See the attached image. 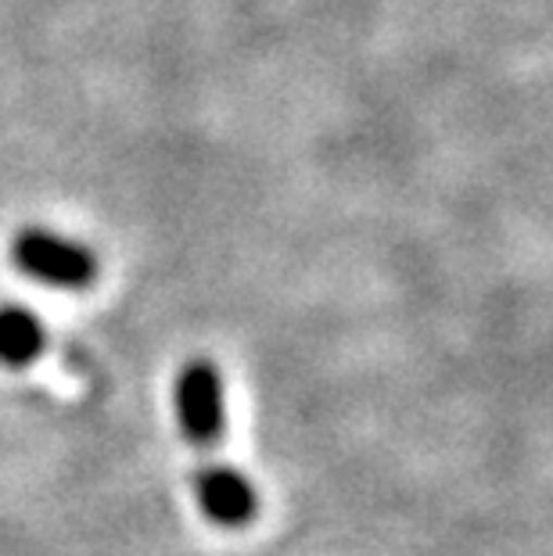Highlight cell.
I'll use <instances>...</instances> for the list:
<instances>
[{
	"instance_id": "1",
	"label": "cell",
	"mask_w": 553,
	"mask_h": 556,
	"mask_svg": "<svg viewBox=\"0 0 553 556\" xmlns=\"http://www.w3.org/2000/svg\"><path fill=\"white\" fill-rule=\"evenodd\" d=\"M15 263L22 274H29L33 280L51 283V288H87L98 274V263L84 244L65 241L58 233L47 230H26L15 241Z\"/></svg>"
},
{
	"instance_id": "2",
	"label": "cell",
	"mask_w": 553,
	"mask_h": 556,
	"mask_svg": "<svg viewBox=\"0 0 553 556\" xmlns=\"http://www.w3.org/2000/svg\"><path fill=\"white\" fill-rule=\"evenodd\" d=\"M176 417L191 445H216L223 434V384L213 363H191L176 377Z\"/></svg>"
},
{
	"instance_id": "3",
	"label": "cell",
	"mask_w": 553,
	"mask_h": 556,
	"mask_svg": "<svg viewBox=\"0 0 553 556\" xmlns=\"http://www.w3.org/2000/svg\"><path fill=\"white\" fill-rule=\"evenodd\" d=\"M194 495L202 514L219 528H241L249 525L259 510V495L252 481L238 467L209 464L194 475Z\"/></svg>"
},
{
	"instance_id": "4",
	"label": "cell",
	"mask_w": 553,
	"mask_h": 556,
	"mask_svg": "<svg viewBox=\"0 0 553 556\" xmlns=\"http://www.w3.org/2000/svg\"><path fill=\"white\" fill-rule=\"evenodd\" d=\"M43 352V327L40 319L11 305L0 309V359L8 366H26Z\"/></svg>"
}]
</instances>
